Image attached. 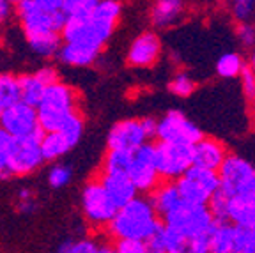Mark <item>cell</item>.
Segmentation results:
<instances>
[{"instance_id": "9a60e30c", "label": "cell", "mask_w": 255, "mask_h": 253, "mask_svg": "<svg viewBox=\"0 0 255 253\" xmlns=\"http://www.w3.org/2000/svg\"><path fill=\"white\" fill-rule=\"evenodd\" d=\"M161 53H163L161 37L154 30H143L128 48L126 62L136 69H149L159 62Z\"/></svg>"}, {"instance_id": "ab89813d", "label": "cell", "mask_w": 255, "mask_h": 253, "mask_svg": "<svg viewBox=\"0 0 255 253\" xmlns=\"http://www.w3.org/2000/svg\"><path fill=\"white\" fill-rule=\"evenodd\" d=\"M254 127H255V114H254Z\"/></svg>"}, {"instance_id": "1f68e13d", "label": "cell", "mask_w": 255, "mask_h": 253, "mask_svg": "<svg viewBox=\"0 0 255 253\" xmlns=\"http://www.w3.org/2000/svg\"><path fill=\"white\" fill-rule=\"evenodd\" d=\"M16 207H18V211H20V213H32V211H36L37 202H36L34 193H32L30 190H27V188H23V190L18 191Z\"/></svg>"}, {"instance_id": "52a82bcc", "label": "cell", "mask_w": 255, "mask_h": 253, "mask_svg": "<svg viewBox=\"0 0 255 253\" xmlns=\"http://www.w3.org/2000/svg\"><path fill=\"white\" fill-rule=\"evenodd\" d=\"M183 204L190 206H207L209 200L218 193V172L206 170L200 166H191L184 175L174 182Z\"/></svg>"}, {"instance_id": "d6a6232c", "label": "cell", "mask_w": 255, "mask_h": 253, "mask_svg": "<svg viewBox=\"0 0 255 253\" xmlns=\"http://www.w3.org/2000/svg\"><path fill=\"white\" fill-rule=\"evenodd\" d=\"M145 248H147V253H168L167 241H165V234H163V225H161V229L151 239L145 241Z\"/></svg>"}, {"instance_id": "6da1fadb", "label": "cell", "mask_w": 255, "mask_h": 253, "mask_svg": "<svg viewBox=\"0 0 255 253\" xmlns=\"http://www.w3.org/2000/svg\"><path fill=\"white\" fill-rule=\"evenodd\" d=\"M62 7L66 23L57 57L71 67L92 66L116 32L123 4L116 0H62Z\"/></svg>"}, {"instance_id": "ac0fdd59", "label": "cell", "mask_w": 255, "mask_h": 253, "mask_svg": "<svg viewBox=\"0 0 255 253\" xmlns=\"http://www.w3.org/2000/svg\"><path fill=\"white\" fill-rule=\"evenodd\" d=\"M100 182L107 191V195L112 198V202L116 204L117 209L126 206L128 202H131L138 195L133 182L124 172H101Z\"/></svg>"}, {"instance_id": "ffe728a7", "label": "cell", "mask_w": 255, "mask_h": 253, "mask_svg": "<svg viewBox=\"0 0 255 253\" xmlns=\"http://www.w3.org/2000/svg\"><path fill=\"white\" fill-rule=\"evenodd\" d=\"M239 239H241L239 229L229 223H216L207 238L209 253H239Z\"/></svg>"}, {"instance_id": "277c9868", "label": "cell", "mask_w": 255, "mask_h": 253, "mask_svg": "<svg viewBox=\"0 0 255 253\" xmlns=\"http://www.w3.org/2000/svg\"><path fill=\"white\" fill-rule=\"evenodd\" d=\"M39 129L44 133L59 131L76 114V92L68 83L55 82L43 92V98L36 107Z\"/></svg>"}, {"instance_id": "8992f818", "label": "cell", "mask_w": 255, "mask_h": 253, "mask_svg": "<svg viewBox=\"0 0 255 253\" xmlns=\"http://www.w3.org/2000/svg\"><path fill=\"white\" fill-rule=\"evenodd\" d=\"M161 225L181 238H202L211 234L216 222L207 206L181 204L177 209L163 218Z\"/></svg>"}, {"instance_id": "8fae6325", "label": "cell", "mask_w": 255, "mask_h": 253, "mask_svg": "<svg viewBox=\"0 0 255 253\" xmlns=\"http://www.w3.org/2000/svg\"><path fill=\"white\" fill-rule=\"evenodd\" d=\"M126 175L133 182L136 191L151 193L158 186L161 179L156 170L154 143H145L131 154V161L128 165Z\"/></svg>"}, {"instance_id": "5bb4252c", "label": "cell", "mask_w": 255, "mask_h": 253, "mask_svg": "<svg viewBox=\"0 0 255 253\" xmlns=\"http://www.w3.org/2000/svg\"><path fill=\"white\" fill-rule=\"evenodd\" d=\"M147 131L143 129L142 119H126L119 121L112 126L107 136V147L108 150H123L133 154L136 149L149 143Z\"/></svg>"}, {"instance_id": "f1b7e54d", "label": "cell", "mask_w": 255, "mask_h": 253, "mask_svg": "<svg viewBox=\"0 0 255 253\" xmlns=\"http://www.w3.org/2000/svg\"><path fill=\"white\" fill-rule=\"evenodd\" d=\"M73 179V168L68 163H55L48 170V182L52 188H64L68 186Z\"/></svg>"}, {"instance_id": "3957f363", "label": "cell", "mask_w": 255, "mask_h": 253, "mask_svg": "<svg viewBox=\"0 0 255 253\" xmlns=\"http://www.w3.org/2000/svg\"><path fill=\"white\" fill-rule=\"evenodd\" d=\"M161 229V220L147 197H136L117 209L107 230L116 241L145 243Z\"/></svg>"}, {"instance_id": "83f0119b", "label": "cell", "mask_w": 255, "mask_h": 253, "mask_svg": "<svg viewBox=\"0 0 255 253\" xmlns=\"http://www.w3.org/2000/svg\"><path fill=\"white\" fill-rule=\"evenodd\" d=\"M129 161H131V154L129 152L108 150L103 159V172H124L126 174Z\"/></svg>"}, {"instance_id": "d6986e66", "label": "cell", "mask_w": 255, "mask_h": 253, "mask_svg": "<svg viewBox=\"0 0 255 253\" xmlns=\"http://www.w3.org/2000/svg\"><path fill=\"white\" fill-rule=\"evenodd\" d=\"M186 14V4L181 0H158L149 9V20L156 30H167L181 23Z\"/></svg>"}, {"instance_id": "603a6c76", "label": "cell", "mask_w": 255, "mask_h": 253, "mask_svg": "<svg viewBox=\"0 0 255 253\" xmlns=\"http://www.w3.org/2000/svg\"><path fill=\"white\" fill-rule=\"evenodd\" d=\"M57 253H116L114 246L108 243H100L96 239L82 238V239H69L59 246Z\"/></svg>"}, {"instance_id": "44dd1931", "label": "cell", "mask_w": 255, "mask_h": 253, "mask_svg": "<svg viewBox=\"0 0 255 253\" xmlns=\"http://www.w3.org/2000/svg\"><path fill=\"white\" fill-rule=\"evenodd\" d=\"M147 198H149V202H151L152 209L156 211V214H158L159 218L168 216L172 211L177 209V207L183 204L174 182H159L158 186L151 191V195H149Z\"/></svg>"}, {"instance_id": "7402d4cb", "label": "cell", "mask_w": 255, "mask_h": 253, "mask_svg": "<svg viewBox=\"0 0 255 253\" xmlns=\"http://www.w3.org/2000/svg\"><path fill=\"white\" fill-rule=\"evenodd\" d=\"M39 147L44 161H59L75 147V143L60 131H53V133H44L43 136H39Z\"/></svg>"}, {"instance_id": "836d02e7", "label": "cell", "mask_w": 255, "mask_h": 253, "mask_svg": "<svg viewBox=\"0 0 255 253\" xmlns=\"http://www.w3.org/2000/svg\"><path fill=\"white\" fill-rule=\"evenodd\" d=\"M114 250L116 253H147L145 243L140 241H116Z\"/></svg>"}, {"instance_id": "30bf717a", "label": "cell", "mask_w": 255, "mask_h": 253, "mask_svg": "<svg viewBox=\"0 0 255 253\" xmlns=\"http://www.w3.org/2000/svg\"><path fill=\"white\" fill-rule=\"evenodd\" d=\"M82 213L92 227H108L112 218L116 216L117 207L101 186L100 179L89 181L82 191Z\"/></svg>"}, {"instance_id": "4316f807", "label": "cell", "mask_w": 255, "mask_h": 253, "mask_svg": "<svg viewBox=\"0 0 255 253\" xmlns=\"http://www.w3.org/2000/svg\"><path fill=\"white\" fill-rule=\"evenodd\" d=\"M229 12L236 25L254 23L255 20V2L254 0H234L229 4Z\"/></svg>"}, {"instance_id": "5b68a950", "label": "cell", "mask_w": 255, "mask_h": 253, "mask_svg": "<svg viewBox=\"0 0 255 253\" xmlns=\"http://www.w3.org/2000/svg\"><path fill=\"white\" fill-rule=\"evenodd\" d=\"M220 190L225 198L250 202L255 206V165L239 154H229L218 170Z\"/></svg>"}, {"instance_id": "d590c367", "label": "cell", "mask_w": 255, "mask_h": 253, "mask_svg": "<svg viewBox=\"0 0 255 253\" xmlns=\"http://www.w3.org/2000/svg\"><path fill=\"white\" fill-rule=\"evenodd\" d=\"M239 80H241V87H243V92L248 99L255 87V75L248 69V66H245V69L241 71V75H239Z\"/></svg>"}, {"instance_id": "484cf974", "label": "cell", "mask_w": 255, "mask_h": 253, "mask_svg": "<svg viewBox=\"0 0 255 253\" xmlns=\"http://www.w3.org/2000/svg\"><path fill=\"white\" fill-rule=\"evenodd\" d=\"M168 91L177 98H190L197 91V82L186 71H179L175 73L168 82Z\"/></svg>"}, {"instance_id": "e575fe53", "label": "cell", "mask_w": 255, "mask_h": 253, "mask_svg": "<svg viewBox=\"0 0 255 253\" xmlns=\"http://www.w3.org/2000/svg\"><path fill=\"white\" fill-rule=\"evenodd\" d=\"M239 253H255V229L254 230H241Z\"/></svg>"}, {"instance_id": "7c38bea8", "label": "cell", "mask_w": 255, "mask_h": 253, "mask_svg": "<svg viewBox=\"0 0 255 253\" xmlns=\"http://www.w3.org/2000/svg\"><path fill=\"white\" fill-rule=\"evenodd\" d=\"M0 129L11 138H27L39 136V121L34 107L18 101L0 112Z\"/></svg>"}, {"instance_id": "7a4b0ae2", "label": "cell", "mask_w": 255, "mask_h": 253, "mask_svg": "<svg viewBox=\"0 0 255 253\" xmlns=\"http://www.w3.org/2000/svg\"><path fill=\"white\" fill-rule=\"evenodd\" d=\"M12 12L32 52L44 59L59 53L66 23L62 0H20L12 4Z\"/></svg>"}, {"instance_id": "d4e9b609", "label": "cell", "mask_w": 255, "mask_h": 253, "mask_svg": "<svg viewBox=\"0 0 255 253\" xmlns=\"http://www.w3.org/2000/svg\"><path fill=\"white\" fill-rule=\"evenodd\" d=\"M20 101L18 78L7 73H0V112Z\"/></svg>"}, {"instance_id": "74e56055", "label": "cell", "mask_w": 255, "mask_h": 253, "mask_svg": "<svg viewBox=\"0 0 255 253\" xmlns=\"http://www.w3.org/2000/svg\"><path fill=\"white\" fill-rule=\"evenodd\" d=\"M247 66H248V69H250V71L255 75V48H254V50H250V57H248Z\"/></svg>"}, {"instance_id": "8d00e7d4", "label": "cell", "mask_w": 255, "mask_h": 253, "mask_svg": "<svg viewBox=\"0 0 255 253\" xmlns=\"http://www.w3.org/2000/svg\"><path fill=\"white\" fill-rule=\"evenodd\" d=\"M11 14H12V4L11 2L0 0V25L4 23V21H7Z\"/></svg>"}, {"instance_id": "cb8c5ba5", "label": "cell", "mask_w": 255, "mask_h": 253, "mask_svg": "<svg viewBox=\"0 0 255 253\" xmlns=\"http://www.w3.org/2000/svg\"><path fill=\"white\" fill-rule=\"evenodd\" d=\"M245 66H247V60L243 59L241 53L227 52L218 57L215 71L220 78H225V80L239 78V75H241V71L245 69Z\"/></svg>"}, {"instance_id": "f546056e", "label": "cell", "mask_w": 255, "mask_h": 253, "mask_svg": "<svg viewBox=\"0 0 255 253\" xmlns=\"http://www.w3.org/2000/svg\"><path fill=\"white\" fill-rule=\"evenodd\" d=\"M12 138L5 131L0 129V179H7V163H9V152H11Z\"/></svg>"}, {"instance_id": "2e32d148", "label": "cell", "mask_w": 255, "mask_h": 253, "mask_svg": "<svg viewBox=\"0 0 255 253\" xmlns=\"http://www.w3.org/2000/svg\"><path fill=\"white\" fill-rule=\"evenodd\" d=\"M55 82H59V75H57L55 67L52 66L41 67L39 71L30 73V75L18 76L20 101L36 108L41 98H43V92L46 91V87H50Z\"/></svg>"}, {"instance_id": "ba28073f", "label": "cell", "mask_w": 255, "mask_h": 253, "mask_svg": "<svg viewBox=\"0 0 255 253\" xmlns=\"http://www.w3.org/2000/svg\"><path fill=\"white\" fill-rule=\"evenodd\" d=\"M154 136L161 143H179L193 147L204 136L202 129L179 110H168L156 121Z\"/></svg>"}, {"instance_id": "4dcf8cb0", "label": "cell", "mask_w": 255, "mask_h": 253, "mask_svg": "<svg viewBox=\"0 0 255 253\" xmlns=\"http://www.w3.org/2000/svg\"><path fill=\"white\" fill-rule=\"evenodd\" d=\"M236 37H238L239 44L243 48L254 50L255 48V23L236 25Z\"/></svg>"}, {"instance_id": "4fadbf2b", "label": "cell", "mask_w": 255, "mask_h": 253, "mask_svg": "<svg viewBox=\"0 0 255 253\" xmlns=\"http://www.w3.org/2000/svg\"><path fill=\"white\" fill-rule=\"evenodd\" d=\"M44 163L39 147V136H27V138H12L11 152H9L7 172L11 175L23 177L36 172Z\"/></svg>"}, {"instance_id": "9c48e42d", "label": "cell", "mask_w": 255, "mask_h": 253, "mask_svg": "<svg viewBox=\"0 0 255 253\" xmlns=\"http://www.w3.org/2000/svg\"><path fill=\"white\" fill-rule=\"evenodd\" d=\"M156 170L161 182H175L193 166V152L190 145L179 143H154Z\"/></svg>"}, {"instance_id": "f35d334b", "label": "cell", "mask_w": 255, "mask_h": 253, "mask_svg": "<svg viewBox=\"0 0 255 253\" xmlns=\"http://www.w3.org/2000/svg\"><path fill=\"white\" fill-rule=\"evenodd\" d=\"M248 101H250L252 108H254V112H255V87H254V91H252V94H250V98H248Z\"/></svg>"}, {"instance_id": "e0dca14e", "label": "cell", "mask_w": 255, "mask_h": 253, "mask_svg": "<svg viewBox=\"0 0 255 253\" xmlns=\"http://www.w3.org/2000/svg\"><path fill=\"white\" fill-rule=\"evenodd\" d=\"M191 152H193V165L213 172H218L225 158L229 156L225 143L213 136H202L191 147Z\"/></svg>"}]
</instances>
